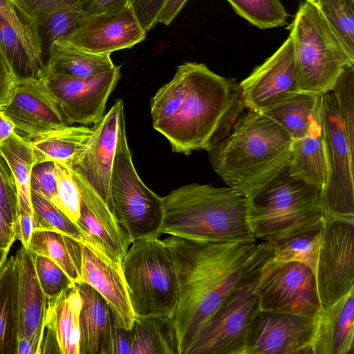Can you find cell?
<instances>
[{"label":"cell","instance_id":"6da1fadb","mask_svg":"<svg viewBox=\"0 0 354 354\" xmlns=\"http://www.w3.org/2000/svg\"><path fill=\"white\" fill-rule=\"evenodd\" d=\"M162 241L177 279L178 302L172 321L178 354H186L198 330L238 281L257 243L205 242L173 236Z\"/></svg>","mask_w":354,"mask_h":354},{"label":"cell","instance_id":"7a4b0ae2","mask_svg":"<svg viewBox=\"0 0 354 354\" xmlns=\"http://www.w3.org/2000/svg\"><path fill=\"white\" fill-rule=\"evenodd\" d=\"M293 142L273 119L246 109L207 152L225 185L250 198L288 169Z\"/></svg>","mask_w":354,"mask_h":354},{"label":"cell","instance_id":"3957f363","mask_svg":"<svg viewBox=\"0 0 354 354\" xmlns=\"http://www.w3.org/2000/svg\"><path fill=\"white\" fill-rule=\"evenodd\" d=\"M187 93L177 112L153 127L169 142L172 151L189 155L209 151L230 131L246 109L239 83L189 62Z\"/></svg>","mask_w":354,"mask_h":354},{"label":"cell","instance_id":"277c9868","mask_svg":"<svg viewBox=\"0 0 354 354\" xmlns=\"http://www.w3.org/2000/svg\"><path fill=\"white\" fill-rule=\"evenodd\" d=\"M162 200V234L214 243L257 241L249 223L248 198L228 186L192 183Z\"/></svg>","mask_w":354,"mask_h":354},{"label":"cell","instance_id":"5b68a950","mask_svg":"<svg viewBox=\"0 0 354 354\" xmlns=\"http://www.w3.org/2000/svg\"><path fill=\"white\" fill-rule=\"evenodd\" d=\"M272 257L269 241L257 244L238 281L198 330L186 354L244 353L250 324L260 310L256 288Z\"/></svg>","mask_w":354,"mask_h":354},{"label":"cell","instance_id":"8992f818","mask_svg":"<svg viewBox=\"0 0 354 354\" xmlns=\"http://www.w3.org/2000/svg\"><path fill=\"white\" fill-rule=\"evenodd\" d=\"M298 91L317 95L330 92L340 74L354 66L346 49L318 8L302 2L290 26Z\"/></svg>","mask_w":354,"mask_h":354},{"label":"cell","instance_id":"52a82bcc","mask_svg":"<svg viewBox=\"0 0 354 354\" xmlns=\"http://www.w3.org/2000/svg\"><path fill=\"white\" fill-rule=\"evenodd\" d=\"M120 265L135 317L172 318L178 284L174 261L163 241H133Z\"/></svg>","mask_w":354,"mask_h":354},{"label":"cell","instance_id":"ba28073f","mask_svg":"<svg viewBox=\"0 0 354 354\" xmlns=\"http://www.w3.org/2000/svg\"><path fill=\"white\" fill-rule=\"evenodd\" d=\"M323 191L291 176L288 169L248 198V219L256 239L269 241L324 219Z\"/></svg>","mask_w":354,"mask_h":354},{"label":"cell","instance_id":"9c48e42d","mask_svg":"<svg viewBox=\"0 0 354 354\" xmlns=\"http://www.w3.org/2000/svg\"><path fill=\"white\" fill-rule=\"evenodd\" d=\"M111 195L114 216L131 243L161 236L162 197L142 182L135 169L126 136L124 113L120 118Z\"/></svg>","mask_w":354,"mask_h":354},{"label":"cell","instance_id":"30bf717a","mask_svg":"<svg viewBox=\"0 0 354 354\" xmlns=\"http://www.w3.org/2000/svg\"><path fill=\"white\" fill-rule=\"evenodd\" d=\"M322 120L329 167L324 217L354 220V145L331 92L322 95Z\"/></svg>","mask_w":354,"mask_h":354},{"label":"cell","instance_id":"8fae6325","mask_svg":"<svg viewBox=\"0 0 354 354\" xmlns=\"http://www.w3.org/2000/svg\"><path fill=\"white\" fill-rule=\"evenodd\" d=\"M256 292L261 310L316 317L322 309L315 273L299 262L269 259Z\"/></svg>","mask_w":354,"mask_h":354},{"label":"cell","instance_id":"7c38bea8","mask_svg":"<svg viewBox=\"0 0 354 354\" xmlns=\"http://www.w3.org/2000/svg\"><path fill=\"white\" fill-rule=\"evenodd\" d=\"M324 219L315 276L324 309L354 290V220L333 216Z\"/></svg>","mask_w":354,"mask_h":354},{"label":"cell","instance_id":"4fadbf2b","mask_svg":"<svg viewBox=\"0 0 354 354\" xmlns=\"http://www.w3.org/2000/svg\"><path fill=\"white\" fill-rule=\"evenodd\" d=\"M316 317L259 310L247 333L243 354H313Z\"/></svg>","mask_w":354,"mask_h":354},{"label":"cell","instance_id":"5bb4252c","mask_svg":"<svg viewBox=\"0 0 354 354\" xmlns=\"http://www.w3.org/2000/svg\"><path fill=\"white\" fill-rule=\"evenodd\" d=\"M53 90L69 125H90L104 116L108 99L120 77V68H114L85 77L42 75Z\"/></svg>","mask_w":354,"mask_h":354},{"label":"cell","instance_id":"9a60e30c","mask_svg":"<svg viewBox=\"0 0 354 354\" xmlns=\"http://www.w3.org/2000/svg\"><path fill=\"white\" fill-rule=\"evenodd\" d=\"M2 110L15 124L16 131L28 140L69 125L57 98L42 75L20 76L10 101Z\"/></svg>","mask_w":354,"mask_h":354},{"label":"cell","instance_id":"2e32d148","mask_svg":"<svg viewBox=\"0 0 354 354\" xmlns=\"http://www.w3.org/2000/svg\"><path fill=\"white\" fill-rule=\"evenodd\" d=\"M246 109L263 112L298 91L295 52L289 35L280 47L240 83Z\"/></svg>","mask_w":354,"mask_h":354},{"label":"cell","instance_id":"e0dca14e","mask_svg":"<svg viewBox=\"0 0 354 354\" xmlns=\"http://www.w3.org/2000/svg\"><path fill=\"white\" fill-rule=\"evenodd\" d=\"M122 113L124 103L121 99H118L108 113L93 125L94 133L88 149L80 162L71 169L101 198L113 213L111 177Z\"/></svg>","mask_w":354,"mask_h":354},{"label":"cell","instance_id":"ac0fdd59","mask_svg":"<svg viewBox=\"0 0 354 354\" xmlns=\"http://www.w3.org/2000/svg\"><path fill=\"white\" fill-rule=\"evenodd\" d=\"M146 33L128 5L118 11L85 16L66 39L91 52L111 55L143 41Z\"/></svg>","mask_w":354,"mask_h":354},{"label":"cell","instance_id":"d6986e66","mask_svg":"<svg viewBox=\"0 0 354 354\" xmlns=\"http://www.w3.org/2000/svg\"><path fill=\"white\" fill-rule=\"evenodd\" d=\"M73 174L81 194L80 214L75 224L83 236L82 242L120 264L131 244L129 237L101 198Z\"/></svg>","mask_w":354,"mask_h":354},{"label":"cell","instance_id":"ffe728a7","mask_svg":"<svg viewBox=\"0 0 354 354\" xmlns=\"http://www.w3.org/2000/svg\"><path fill=\"white\" fill-rule=\"evenodd\" d=\"M83 243L82 281L97 291L115 314L120 325L131 330L135 315L121 265L88 243Z\"/></svg>","mask_w":354,"mask_h":354},{"label":"cell","instance_id":"44dd1931","mask_svg":"<svg viewBox=\"0 0 354 354\" xmlns=\"http://www.w3.org/2000/svg\"><path fill=\"white\" fill-rule=\"evenodd\" d=\"M19 339L42 347L47 298L37 279L32 254L21 246L15 255Z\"/></svg>","mask_w":354,"mask_h":354},{"label":"cell","instance_id":"7402d4cb","mask_svg":"<svg viewBox=\"0 0 354 354\" xmlns=\"http://www.w3.org/2000/svg\"><path fill=\"white\" fill-rule=\"evenodd\" d=\"M313 354H354V290L317 317Z\"/></svg>","mask_w":354,"mask_h":354},{"label":"cell","instance_id":"603a6c76","mask_svg":"<svg viewBox=\"0 0 354 354\" xmlns=\"http://www.w3.org/2000/svg\"><path fill=\"white\" fill-rule=\"evenodd\" d=\"M288 172L291 176L322 191L328 185L329 167L322 120V103L308 131L293 142Z\"/></svg>","mask_w":354,"mask_h":354},{"label":"cell","instance_id":"cb8c5ba5","mask_svg":"<svg viewBox=\"0 0 354 354\" xmlns=\"http://www.w3.org/2000/svg\"><path fill=\"white\" fill-rule=\"evenodd\" d=\"M94 127L68 125L41 133L28 140L35 164L55 162L73 169L88 149Z\"/></svg>","mask_w":354,"mask_h":354},{"label":"cell","instance_id":"d4e9b609","mask_svg":"<svg viewBox=\"0 0 354 354\" xmlns=\"http://www.w3.org/2000/svg\"><path fill=\"white\" fill-rule=\"evenodd\" d=\"M46 57L42 75L85 78L115 66L110 54L91 52L72 44L66 38L53 42Z\"/></svg>","mask_w":354,"mask_h":354},{"label":"cell","instance_id":"484cf974","mask_svg":"<svg viewBox=\"0 0 354 354\" xmlns=\"http://www.w3.org/2000/svg\"><path fill=\"white\" fill-rule=\"evenodd\" d=\"M82 298L74 286L47 299L45 328L55 335L61 354H80Z\"/></svg>","mask_w":354,"mask_h":354},{"label":"cell","instance_id":"4316f807","mask_svg":"<svg viewBox=\"0 0 354 354\" xmlns=\"http://www.w3.org/2000/svg\"><path fill=\"white\" fill-rule=\"evenodd\" d=\"M75 285L82 298L80 354H105L111 308L89 284L82 281Z\"/></svg>","mask_w":354,"mask_h":354},{"label":"cell","instance_id":"83f0119b","mask_svg":"<svg viewBox=\"0 0 354 354\" xmlns=\"http://www.w3.org/2000/svg\"><path fill=\"white\" fill-rule=\"evenodd\" d=\"M82 241L66 234L33 230L27 250L57 263L75 283L82 281Z\"/></svg>","mask_w":354,"mask_h":354},{"label":"cell","instance_id":"f1b7e54d","mask_svg":"<svg viewBox=\"0 0 354 354\" xmlns=\"http://www.w3.org/2000/svg\"><path fill=\"white\" fill-rule=\"evenodd\" d=\"M324 229L322 219L267 241L272 246V260L299 262L315 273Z\"/></svg>","mask_w":354,"mask_h":354},{"label":"cell","instance_id":"f546056e","mask_svg":"<svg viewBox=\"0 0 354 354\" xmlns=\"http://www.w3.org/2000/svg\"><path fill=\"white\" fill-rule=\"evenodd\" d=\"M131 354H178L172 318L135 317L131 328Z\"/></svg>","mask_w":354,"mask_h":354},{"label":"cell","instance_id":"4dcf8cb0","mask_svg":"<svg viewBox=\"0 0 354 354\" xmlns=\"http://www.w3.org/2000/svg\"><path fill=\"white\" fill-rule=\"evenodd\" d=\"M19 324L15 258L0 268V354H18Z\"/></svg>","mask_w":354,"mask_h":354},{"label":"cell","instance_id":"1f68e13d","mask_svg":"<svg viewBox=\"0 0 354 354\" xmlns=\"http://www.w3.org/2000/svg\"><path fill=\"white\" fill-rule=\"evenodd\" d=\"M0 154L10 168L16 182L19 210L28 212L34 218L30 178L35 161L28 140L15 131L0 143Z\"/></svg>","mask_w":354,"mask_h":354},{"label":"cell","instance_id":"d6a6232c","mask_svg":"<svg viewBox=\"0 0 354 354\" xmlns=\"http://www.w3.org/2000/svg\"><path fill=\"white\" fill-rule=\"evenodd\" d=\"M322 98V95L299 91L261 113L273 119L295 140L308 131L321 106Z\"/></svg>","mask_w":354,"mask_h":354},{"label":"cell","instance_id":"836d02e7","mask_svg":"<svg viewBox=\"0 0 354 354\" xmlns=\"http://www.w3.org/2000/svg\"><path fill=\"white\" fill-rule=\"evenodd\" d=\"M189 62L178 66L174 77L151 98L153 126L173 116L178 110L188 88Z\"/></svg>","mask_w":354,"mask_h":354},{"label":"cell","instance_id":"e575fe53","mask_svg":"<svg viewBox=\"0 0 354 354\" xmlns=\"http://www.w3.org/2000/svg\"><path fill=\"white\" fill-rule=\"evenodd\" d=\"M0 19H3L13 29L34 59L44 66L37 21L16 0H0Z\"/></svg>","mask_w":354,"mask_h":354},{"label":"cell","instance_id":"d590c367","mask_svg":"<svg viewBox=\"0 0 354 354\" xmlns=\"http://www.w3.org/2000/svg\"><path fill=\"white\" fill-rule=\"evenodd\" d=\"M85 17L84 12L74 6H63L46 15L37 22L43 56L55 41L67 37Z\"/></svg>","mask_w":354,"mask_h":354},{"label":"cell","instance_id":"8d00e7d4","mask_svg":"<svg viewBox=\"0 0 354 354\" xmlns=\"http://www.w3.org/2000/svg\"><path fill=\"white\" fill-rule=\"evenodd\" d=\"M241 17L261 29L283 26L288 16L280 0H227Z\"/></svg>","mask_w":354,"mask_h":354},{"label":"cell","instance_id":"74e56055","mask_svg":"<svg viewBox=\"0 0 354 354\" xmlns=\"http://www.w3.org/2000/svg\"><path fill=\"white\" fill-rule=\"evenodd\" d=\"M317 7L348 52L354 56V0H319Z\"/></svg>","mask_w":354,"mask_h":354},{"label":"cell","instance_id":"f35d334b","mask_svg":"<svg viewBox=\"0 0 354 354\" xmlns=\"http://www.w3.org/2000/svg\"><path fill=\"white\" fill-rule=\"evenodd\" d=\"M34 214V230L62 232L82 241L83 236L77 225L50 201L31 189Z\"/></svg>","mask_w":354,"mask_h":354},{"label":"cell","instance_id":"ab89813d","mask_svg":"<svg viewBox=\"0 0 354 354\" xmlns=\"http://www.w3.org/2000/svg\"><path fill=\"white\" fill-rule=\"evenodd\" d=\"M0 46L19 76H41L44 66L30 53L13 29L0 19Z\"/></svg>","mask_w":354,"mask_h":354},{"label":"cell","instance_id":"60d3db41","mask_svg":"<svg viewBox=\"0 0 354 354\" xmlns=\"http://www.w3.org/2000/svg\"><path fill=\"white\" fill-rule=\"evenodd\" d=\"M55 168L57 194L52 203L75 223L80 214L79 187L70 168L57 162H55Z\"/></svg>","mask_w":354,"mask_h":354},{"label":"cell","instance_id":"b9f144b4","mask_svg":"<svg viewBox=\"0 0 354 354\" xmlns=\"http://www.w3.org/2000/svg\"><path fill=\"white\" fill-rule=\"evenodd\" d=\"M32 254L37 279L47 299L59 295L75 285L67 274L53 260L42 255Z\"/></svg>","mask_w":354,"mask_h":354},{"label":"cell","instance_id":"7bdbcfd3","mask_svg":"<svg viewBox=\"0 0 354 354\" xmlns=\"http://www.w3.org/2000/svg\"><path fill=\"white\" fill-rule=\"evenodd\" d=\"M336 101L349 139L354 145V66L346 68L330 91Z\"/></svg>","mask_w":354,"mask_h":354},{"label":"cell","instance_id":"ee69618b","mask_svg":"<svg viewBox=\"0 0 354 354\" xmlns=\"http://www.w3.org/2000/svg\"><path fill=\"white\" fill-rule=\"evenodd\" d=\"M0 209L8 223L15 229L19 211L17 187L10 168L1 154Z\"/></svg>","mask_w":354,"mask_h":354},{"label":"cell","instance_id":"f6af8a7d","mask_svg":"<svg viewBox=\"0 0 354 354\" xmlns=\"http://www.w3.org/2000/svg\"><path fill=\"white\" fill-rule=\"evenodd\" d=\"M30 188L53 203L57 194V178L54 162H44L34 165Z\"/></svg>","mask_w":354,"mask_h":354},{"label":"cell","instance_id":"bcb514c9","mask_svg":"<svg viewBox=\"0 0 354 354\" xmlns=\"http://www.w3.org/2000/svg\"><path fill=\"white\" fill-rule=\"evenodd\" d=\"M105 354H131V330L120 325L111 309Z\"/></svg>","mask_w":354,"mask_h":354},{"label":"cell","instance_id":"7dc6e473","mask_svg":"<svg viewBox=\"0 0 354 354\" xmlns=\"http://www.w3.org/2000/svg\"><path fill=\"white\" fill-rule=\"evenodd\" d=\"M167 0H129L137 19L147 32L157 24V17Z\"/></svg>","mask_w":354,"mask_h":354},{"label":"cell","instance_id":"c3c4849f","mask_svg":"<svg viewBox=\"0 0 354 354\" xmlns=\"http://www.w3.org/2000/svg\"><path fill=\"white\" fill-rule=\"evenodd\" d=\"M19 77L0 46V108L10 101Z\"/></svg>","mask_w":354,"mask_h":354},{"label":"cell","instance_id":"681fc988","mask_svg":"<svg viewBox=\"0 0 354 354\" xmlns=\"http://www.w3.org/2000/svg\"><path fill=\"white\" fill-rule=\"evenodd\" d=\"M16 1L37 24L46 15L61 7L63 0H16Z\"/></svg>","mask_w":354,"mask_h":354},{"label":"cell","instance_id":"f907efd6","mask_svg":"<svg viewBox=\"0 0 354 354\" xmlns=\"http://www.w3.org/2000/svg\"><path fill=\"white\" fill-rule=\"evenodd\" d=\"M34 230L33 216L22 210L18 211L15 225L16 239L27 249L29 241Z\"/></svg>","mask_w":354,"mask_h":354},{"label":"cell","instance_id":"816d5d0a","mask_svg":"<svg viewBox=\"0 0 354 354\" xmlns=\"http://www.w3.org/2000/svg\"><path fill=\"white\" fill-rule=\"evenodd\" d=\"M129 5V0H92L84 12L85 16L120 10Z\"/></svg>","mask_w":354,"mask_h":354},{"label":"cell","instance_id":"f5cc1de1","mask_svg":"<svg viewBox=\"0 0 354 354\" xmlns=\"http://www.w3.org/2000/svg\"><path fill=\"white\" fill-rule=\"evenodd\" d=\"M187 0H167L157 17V24L169 25L178 15Z\"/></svg>","mask_w":354,"mask_h":354},{"label":"cell","instance_id":"db71d44e","mask_svg":"<svg viewBox=\"0 0 354 354\" xmlns=\"http://www.w3.org/2000/svg\"><path fill=\"white\" fill-rule=\"evenodd\" d=\"M16 239L15 229L8 223L0 209V248L10 250Z\"/></svg>","mask_w":354,"mask_h":354},{"label":"cell","instance_id":"11a10c76","mask_svg":"<svg viewBox=\"0 0 354 354\" xmlns=\"http://www.w3.org/2000/svg\"><path fill=\"white\" fill-rule=\"evenodd\" d=\"M16 128L13 122L4 114L2 108H0V143L9 138Z\"/></svg>","mask_w":354,"mask_h":354},{"label":"cell","instance_id":"9f6ffc18","mask_svg":"<svg viewBox=\"0 0 354 354\" xmlns=\"http://www.w3.org/2000/svg\"><path fill=\"white\" fill-rule=\"evenodd\" d=\"M92 0H63V6H71L82 10L84 13Z\"/></svg>","mask_w":354,"mask_h":354},{"label":"cell","instance_id":"6f0895ef","mask_svg":"<svg viewBox=\"0 0 354 354\" xmlns=\"http://www.w3.org/2000/svg\"><path fill=\"white\" fill-rule=\"evenodd\" d=\"M9 250L0 248V268L4 261L7 259Z\"/></svg>","mask_w":354,"mask_h":354},{"label":"cell","instance_id":"680465c9","mask_svg":"<svg viewBox=\"0 0 354 354\" xmlns=\"http://www.w3.org/2000/svg\"><path fill=\"white\" fill-rule=\"evenodd\" d=\"M316 6H317L318 5V3H319V0H305Z\"/></svg>","mask_w":354,"mask_h":354},{"label":"cell","instance_id":"91938a15","mask_svg":"<svg viewBox=\"0 0 354 354\" xmlns=\"http://www.w3.org/2000/svg\"><path fill=\"white\" fill-rule=\"evenodd\" d=\"M305 1V0H304Z\"/></svg>","mask_w":354,"mask_h":354}]
</instances>
